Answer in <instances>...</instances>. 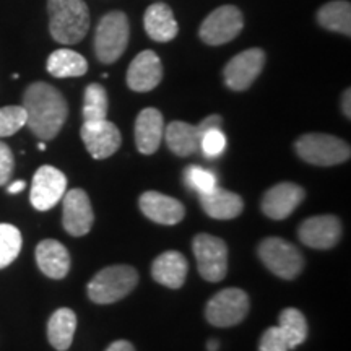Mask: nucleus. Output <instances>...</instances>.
<instances>
[{"instance_id":"f03ea898","label":"nucleus","mask_w":351,"mask_h":351,"mask_svg":"<svg viewBox=\"0 0 351 351\" xmlns=\"http://www.w3.org/2000/svg\"><path fill=\"white\" fill-rule=\"evenodd\" d=\"M51 36L60 44H77L90 28V12L83 0H47Z\"/></svg>"},{"instance_id":"f3484780","label":"nucleus","mask_w":351,"mask_h":351,"mask_svg":"<svg viewBox=\"0 0 351 351\" xmlns=\"http://www.w3.org/2000/svg\"><path fill=\"white\" fill-rule=\"evenodd\" d=\"M163 78V65L153 51H143L132 60L127 70V85L130 90L145 93L160 85Z\"/></svg>"},{"instance_id":"4c0bfd02","label":"nucleus","mask_w":351,"mask_h":351,"mask_svg":"<svg viewBox=\"0 0 351 351\" xmlns=\"http://www.w3.org/2000/svg\"><path fill=\"white\" fill-rule=\"evenodd\" d=\"M218 346H219V343L217 340H210L207 348H208V351H218Z\"/></svg>"},{"instance_id":"423d86ee","label":"nucleus","mask_w":351,"mask_h":351,"mask_svg":"<svg viewBox=\"0 0 351 351\" xmlns=\"http://www.w3.org/2000/svg\"><path fill=\"white\" fill-rule=\"evenodd\" d=\"M258 257L271 274L293 280L304 269V258L291 243L282 238H267L258 244Z\"/></svg>"},{"instance_id":"f257e3e1","label":"nucleus","mask_w":351,"mask_h":351,"mask_svg":"<svg viewBox=\"0 0 351 351\" xmlns=\"http://www.w3.org/2000/svg\"><path fill=\"white\" fill-rule=\"evenodd\" d=\"M23 108L26 125L41 140L54 138L69 116V104L62 93L44 82H36L26 88Z\"/></svg>"},{"instance_id":"a211bd4d","label":"nucleus","mask_w":351,"mask_h":351,"mask_svg":"<svg viewBox=\"0 0 351 351\" xmlns=\"http://www.w3.org/2000/svg\"><path fill=\"white\" fill-rule=\"evenodd\" d=\"M138 205L145 217L150 218L158 225H178L186 215V208H184L181 202L155 191L142 194Z\"/></svg>"},{"instance_id":"dca6fc26","label":"nucleus","mask_w":351,"mask_h":351,"mask_svg":"<svg viewBox=\"0 0 351 351\" xmlns=\"http://www.w3.org/2000/svg\"><path fill=\"white\" fill-rule=\"evenodd\" d=\"M304 197V189L298 184H276L263 194L262 212L271 219H285L300 207Z\"/></svg>"},{"instance_id":"4468645a","label":"nucleus","mask_w":351,"mask_h":351,"mask_svg":"<svg viewBox=\"0 0 351 351\" xmlns=\"http://www.w3.org/2000/svg\"><path fill=\"white\" fill-rule=\"evenodd\" d=\"M62 204V225L65 231L77 238L90 232L95 221V213L86 192L82 189H72L67 194H64Z\"/></svg>"},{"instance_id":"6e6552de","label":"nucleus","mask_w":351,"mask_h":351,"mask_svg":"<svg viewBox=\"0 0 351 351\" xmlns=\"http://www.w3.org/2000/svg\"><path fill=\"white\" fill-rule=\"evenodd\" d=\"M249 313V296L239 288H226L215 295L205 307V317L215 327H232Z\"/></svg>"},{"instance_id":"1a4fd4ad","label":"nucleus","mask_w":351,"mask_h":351,"mask_svg":"<svg viewBox=\"0 0 351 351\" xmlns=\"http://www.w3.org/2000/svg\"><path fill=\"white\" fill-rule=\"evenodd\" d=\"M243 26L244 20L239 8L234 5H223L213 10L204 20L199 34L202 41L210 46H221L238 36Z\"/></svg>"},{"instance_id":"aec40b11","label":"nucleus","mask_w":351,"mask_h":351,"mask_svg":"<svg viewBox=\"0 0 351 351\" xmlns=\"http://www.w3.org/2000/svg\"><path fill=\"white\" fill-rule=\"evenodd\" d=\"M187 269V261L181 252L168 251L155 258L152 265V276L163 287L178 289L186 282Z\"/></svg>"},{"instance_id":"4be33fe9","label":"nucleus","mask_w":351,"mask_h":351,"mask_svg":"<svg viewBox=\"0 0 351 351\" xmlns=\"http://www.w3.org/2000/svg\"><path fill=\"white\" fill-rule=\"evenodd\" d=\"M145 32L156 43H168L178 36L179 26L174 20L173 10L166 3H153L147 8L143 16Z\"/></svg>"},{"instance_id":"39448f33","label":"nucleus","mask_w":351,"mask_h":351,"mask_svg":"<svg viewBox=\"0 0 351 351\" xmlns=\"http://www.w3.org/2000/svg\"><path fill=\"white\" fill-rule=\"evenodd\" d=\"M298 156L315 166H335L350 160V145L327 134H306L295 143Z\"/></svg>"},{"instance_id":"e433bc0d","label":"nucleus","mask_w":351,"mask_h":351,"mask_svg":"<svg viewBox=\"0 0 351 351\" xmlns=\"http://www.w3.org/2000/svg\"><path fill=\"white\" fill-rule=\"evenodd\" d=\"M25 181H16V182H13V184H10V186L7 187V191H8V194H19V192H21L25 189Z\"/></svg>"},{"instance_id":"f704fd0d","label":"nucleus","mask_w":351,"mask_h":351,"mask_svg":"<svg viewBox=\"0 0 351 351\" xmlns=\"http://www.w3.org/2000/svg\"><path fill=\"white\" fill-rule=\"evenodd\" d=\"M106 351H135L134 345L127 340H117L108 346Z\"/></svg>"},{"instance_id":"20e7f679","label":"nucleus","mask_w":351,"mask_h":351,"mask_svg":"<svg viewBox=\"0 0 351 351\" xmlns=\"http://www.w3.org/2000/svg\"><path fill=\"white\" fill-rule=\"evenodd\" d=\"M130 36L125 13L111 12L99 20L95 33V52L99 62L112 64L124 54Z\"/></svg>"},{"instance_id":"7c9ffc66","label":"nucleus","mask_w":351,"mask_h":351,"mask_svg":"<svg viewBox=\"0 0 351 351\" xmlns=\"http://www.w3.org/2000/svg\"><path fill=\"white\" fill-rule=\"evenodd\" d=\"M26 125V111L23 106L0 108V138L10 137Z\"/></svg>"},{"instance_id":"f8f14e48","label":"nucleus","mask_w":351,"mask_h":351,"mask_svg":"<svg viewBox=\"0 0 351 351\" xmlns=\"http://www.w3.org/2000/svg\"><path fill=\"white\" fill-rule=\"evenodd\" d=\"M263 65H265V52L258 47L247 49L241 54L234 56L230 62L226 64L225 83L232 91H244L256 82L261 75Z\"/></svg>"},{"instance_id":"cd10ccee","label":"nucleus","mask_w":351,"mask_h":351,"mask_svg":"<svg viewBox=\"0 0 351 351\" xmlns=\"http://www.w3.org/2000/svg\"><path fill=\"white\" fill-rule=\"evenodd\" d=\"M108 93L103 85L91 83L83 95V122L104 121L108 116Z\"/></svg>"},{"instance_id":"6ab92c4d","label":"nucleus","mask_w":351,"mask_h":351,"mask_svg":"<svg viewBox=\"0 0 351 351\" xmlns=\"http://www.w3.org/2000/svg\"><path fill=\"white\" fill-rule=\"evenodd\" d=\"M165 134V119L155 108H147L135 121V143L140 153L152 155L160 148Z\"/></svg>"},{"instance_id":"c85d7f7f","label":"nucleus","mask_w":351,"mask_h":351,"mask_svg":"<svg viewBox=\"0 0 351 351\" xmlns=\"http://www.w3.org/2000/svg\"><path fill=\"white\" fill-rule=\"evenodd\" d=\"M21 251V232L8 223H0V269H5Z\"/></svg>"},{"instance_id":"ddd939ff","label":"nucleus","mask_w":351,"mask_h":351,"mask_svg":"<svg viewBox=\"0 0 351 351\" xmlns=\"http://www.w3.org/2000/svg\"><path fill=\"white\" fill-rule=\"evenodd\" d=\"M86 150L95 160H106L121 147V132L112 122H83L80 130Z\"/></svg>"},{"instance_id":"9d476101","label":"nucleus","mask_w":351,"mask_h":351,"mask_svg":"<svg viewBox=\"0 0 351 351\" xmlns=\"http://www.w3.org/2000/svg\"><path fill=\"white\" fill-rule=\"evenodd\" d=\"M223 121L219 116H208L199 125L187 124L182 121H174L166 127L165 138L169 150L178 156H191L199 152L200 140L204 132L210 127H221Z\"/></svg>"},{"instance_id":"c9c22d12","label":"nucleus","mask_w":351,"mask_h":351,"mask_svg":"<svg viewBox=\"0 0 351 351\" xmlns=\"http://www.w3.org/2000/svg\"><path fill=\"white\" fill-rule=\"evenodd\" d=\"M350 99H351V91L345 90L343 98H341V109H343V114L346 117L351 116V106H350Z\"/></svg>"},{"instance_id":"c756f323","label":"nucleus","mask_w":351,"mask_h":351,"mask_svg":"<svg viewBox=\"0 0 351 351\" xmlns=\"http://www.w3.org/2000/svg\"><path fill=\"white\" fill-rule=\"evenodd\" d=\"M184 182L189 189L195 191L197 194H208L217 187L218 179L212 171L202 168V166H189L184 171Z\"/></svg>"},{"instance_id":"9b49d317","label":"nucleus","mask_w":351,"mask_h":351,"mask_svg":"<svg viewBox=\"0 0 351 351\" xmlns=\"http://www.w3.org/2000/svg\"><path fill=\"white\" fill-rule=\"evenodd\" d=\"M65 189H67V178L62 171L56 169L54 166H41L34 173L29 200L39 212H46L56 207L59 200H62Z\"/></svg>"},{"instance_id":"0eeeda50","label":"nucleus","mask_w":351,"mask_h":351,"mask_svg":"<svg viewBox=\"0 0 351 351\" xmlns=\"http://www.w3.org/2000/svg\"><path fill=\"white\" fill-rule=\"evenodd\" d=\"M197 269L207 282H221L228 271V247L225 241L212 234H197L192 243Z\"/></svg>"},{"instance_id":"412c9836","label":"nucleus","mask_w":351,"mask_h":351,"mask_svg":"<svg viewBox=\"0 0 351 351\" xmlns=\"http://www.w3.org/2000/svg\"><path fill=\"white\" fill-rule=\"evenodd\" d=\"M36 262L39 270L54 280H62L70 270L69 251L56 239H46L38 244Z\"/></svg>"},{"instance_id":"393cba45","label":"nucleus","mask_w":351,"mask_h":351,"mask_svg":"<svg viewBox=\"0 0 351 351\" xmlns=\"http://www.w3.org/2000/svg\"><path fill=\"white\" fill-rule=\"evenodd\" d=\"M47 72L56 78L82 77L88 72V62L72 49H57L47 59Z\"/></svg>"},{"instance_id":"7ed1b4c3","label":"nucleus","mask_w":351,"mask_h":351,"mask_svg":"<svg viewBox=\"0 0 351 351\" xmlns=\"http://www.w3.org/2000/svg\"><path fill=\"white\" fill-rule=\"evenodd\" d=\"M138 274L130 265H112L98 271L88 283V298L96 304H112L137 287Z\"/></svg>"},{"instance_id":"b1692460","label":"nucleus","mask_w":351,"mask_h":351,"mask_svg":"<svg viewBox=\"0 0 351 351\" xmlns=\"http://www.w3.org/2000/svg\"><path fill=\"white\" fill-rule=\"evenodd\" d=\"M77 328V315L69 307H60L47 322V339L57 351L70 348Z\"/></svg>"},{"instance_id":"2f4dec72","label":"nucleus","mask_w":351,"mask_h":351,"mask_svg":"<svg viewBox=\"0 0 351 351\" xmlns=\"http://www.w3.org/2000/svg\"><path fill=\"white\" fill-rule=\"evenodd\" d=\"M226 143V135L223 134L221 127H210L202 135L199 150L207 158H218L225 153Z\"/></svg>"},{"instance_id":"bb28decb","label":"nucleus","mask_w":351,"mask_h":351,"mask_svg":"<svg viewBox=\"0 0 351 351\" xmlns=\"http://www.w3.org/2000/svg\"><path fill=\"white\" fill-rule=\"evenodd\" d=\"M278 328L288 341L289 350H295L307 339V322L301 311L295 307L283 309L278 315Z\"/></svg>"},{"instance_id":"473e14b6","label":"nucleus","mask_w":351,"mask_h":351,"mask_svg":"<svg viewBox=\"0 0 351 351\" xmlns=\"http://www.w3.org/2000/svg\"><path fill=\"white\" fill-rule=\"evenodd\" d=\"M258 351H289L288 341L278 327H270L263 332Z\"/></svg>"},{"instance_id":"a878e982","label":"nucleus","mask_w":351,"mask_h":351,"mask_svg":"<svg viewBox=\"0 0 351 351\" xmlns=\"http://www.w3.org/2000/svg\"><path fill=\"white\" fill-rule=\"evenodd\" d=\"M317 21L326 29L350 36L351 34V5L345 0L328 2L319 8Z\"/></svg>"},{"instance_id":"72a5a7b5","label":"nucleus","mask_w":351,"mask_h":351,"mask_svg":"<svg viewBox=\"0 0 351 351\" xmlns=\"http://www.w3.org/2000/svg\"><path fill=\"white\" fill-rule=\"evenodd\" d=\"M13 168H15V158L10 147L0 142V186H5L10 181Z\"/></svg>"},{"instance_id":"2eb2a0df","label":"nucleus","mask_w":351,"mask_h":351,"mask_svg":"<svg viewBox=\"0 0 351 351\" xmlns=\"http://www.w3.org/2000/svg\"><path fill=\"white\" fill-rule=\"evenodd\" d=\"M301 243L313 249H332L341 238V223L333 215L307 218L298 230Z\"/></svg>"},{"instance_id":"5701e85b","label":"nucleus","mask_w":351,"mask_h":351,"mask_svg":"<svg viewBox=\"0 0 351 351\" xmlns=\"http://www.w3.org/2000/svg\"><path fill=\"white\" fill-rule=\"evenodd\" d=\"M200 204L205 213L215 219H232L239 217L244 208V202L238 194L218 186L208 194H202Z\"/></svg>"}]
</instances>
